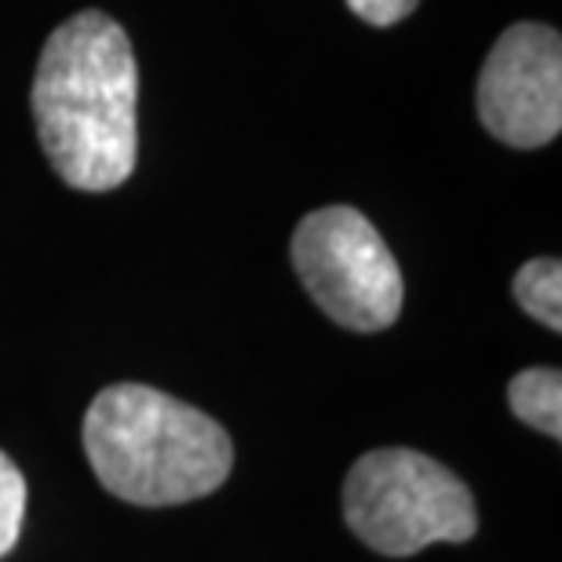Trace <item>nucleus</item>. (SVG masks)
Listing matches in <instances>:
<instances>
[{"label": "nucleus", "mask_w": 562, "mask_h": 562, "mask_svg": "<svg viewBox=\"0 0 562 562\" xmlns=\"http://www.w3.org/2000/svg\"><path fill=\"white\" fill-rule=\"evenodd\" d=\"M292 267L336 325L380 333L395 325L406 281L380 231L351 205L318 209L292 234Z\"/></svg>", "instance_id": "nucleus-4"}, {"label": "nucleus", "mask_w": 562, "mask_h": 562, "mask_svg": "<svg viewBox=\"0 0 562 562\" xmlns=\"http://www.w3.org/2000/svg\"><path fill=\"white\" fill-rule=\"evenodd\" d=\"M85 453L99 482L139 508L209 497L234 468L231 435L209 413L146 384L99 391L85 417Z\"/></svg>", "instance_id": "nucleus-2"}, {"label": "nucleus", "mask_w": 562, "mask_h": 562, "mask_svg": "<svg viewBox=\"0 0 562 562\" xmlns=\"http://www.w3.org/2000/svg\"><path fill=\"white\" fill-rule=\"evenodd\" d=\"M344 519L362 544L406 559L427 544H464L479 530L471 490L417 449H373L344 482Z\"/></svg>", "instance_id": "nucleus-3"}, {"label": "nucleus", "mask_w": 562, "mask_h": 562, "mask_svg": "<svg viewBox=\"0 0 562 562\" xmlns=\"http://www.w3.org/2000/svg\"><path fill=\"white\" fill-rule=\"evenodd\" d=\"M479 117L501 143L533 150L562 128V41L541 22L501 33L479 74Z\"/></svg>", "instance_id": "nucleus-5"}, {"label": "nucleus", "mask_w": 562, "mask_h": 562, "mask_svg": "<svg viewBox=\"0 0 562 562\" xmlns=\"http://www.w3.org/2000/svg\"><path fill=\"white\" fill-rule=\"evenodd\" d=\"M26 519V479L15 468V460L0 453V559L15 548Z\"/></svg>", "instance_id": "nucleus-8"}, {"label": "nucleus", "mask_w": 562, "mask_h": 562, "mask_svg": "<svg viewBox=\"0 0 562 562\" xmlns=\"http://www.w3.org/2000/svg\"><path fill=\"white\" fill-rule=\"evenodd\" d=\"M358 19H366L369 26H395L406 15L417 11L420 0H347Z\"/></svg>", "instance_id": "nucleus-9"}, {"label": "nucleus", "mask_w": 562, "mask_h": 562, "mask_svg": "<svg viewBox=\"0 0 562 562\" xmlns=\"http://www.w3.org/2000/svg\"><path fill=\"white\" fill-rule=\"evenodd\" d=\"M515 300L530 318L548 325L552 333L562 329V267L555 256L530 260L515 274Z\"/></svg>", "instance_id": "nucleus-7"}, {"label": "nucleus", "mask_w": 562, "mask_h": 562, "mask_svg": "<svg viewBox=\"0 0 562 562\" xmlns=\"http://www.w3.org/2000/svg\"><path fill=\"white\" fill-rule=\"evenodd\" d=\"M508 402L522 424H530L552 438L562 435V376H559V369H544V366L522 369L519 376H512Z\"/></svg>", "instance_id": "nucleus-6"}, {"label": "nucleus", "mask_w": 562, "mask_h": 562, "mask_svg": "<svg viewBox=\"0 0 562 562\" xmlns=\"http://www.w3.org/2000/svg\"><path fill=\"white\" fill-rule=\"evenodd\" d=\"M139 70L128 33L103 11L52 30L33 77V117L52 168L77 190H114L136 168Z\"/></svg>", "instance_id": "nucleus-1"}]
</instances>
